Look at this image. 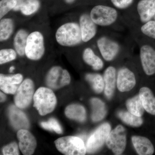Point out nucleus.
Segmentation results:
<instances>
[{
	"label": "nucleus",
	"instance_id": "1",
	"mask_svg": "<svg viewBox=\"0 0 155 155\" xmlns=\"http://www.w3.org/2000/svg\"><path fill=\"white\" fill-rule=\"evenodd\" d=\"M55 37L58 44L64 47H74L82 41L80 25L76 22L62 24L56 31Z\"/></svg>",
	"mask_w": 155,
	"mask_h": 155
},
{
	"label": "nucleus",
	"instance_id": "2",
	"mask_svg": "<svg viewBox=\"0 0 155 155\" xmlns=\"http://www.w3.org/2000/svg\"><path fill=\"white\" fill-rule=\"evenodd\" d=\"M33 100L34 107L41 116L51 113L57 104L55 95L51 90L46 87L39 88L34 95Z\"/></svg>",
	"mask_w": 155,
	"mask_h": 155
},
{
	"label": "nucleus",
	"instance_id": "3",
	"mask_svg": "<svg viewBox=\"0 0 155 155\" xmlns=\"http://www.w3.org/2000/svg\"><path fill=\"white\" fill-rule=\"evenodd\" d=\"M45 39L41 31L35 30L28 35L25 48V55L32 61H38L44 55Z\"/></svg>",
	"mask_w": 155,
	"mask_h": 155
},
{
	"label": "nucleus",
	"instance_id": "4",
	"mask_svg": "<svg viewBox=\"0 0 155 155\" xmlns=\"http://www.w3.org/2000/svg\"><path fill=\"white\" fill-rule=\"evenodd\" d=\"M58 150L67 155H84L87 150L83 140L75 136H66L58 139L54 142Z\"/></svg>",
	"mask_w": 155,
	"mask_h": 155
},
{
	"label": "nucleus",
	"instance_id": "5",
	"mask_svg": "<svg viewBox=\"0 0 155 155\" xmlns=\"http://www.w3.org/2000/svg\"><path fill=\"white\" fill-rule=\"evenodd\" d=\"M90 15L97 25L107 26L116 22L118 13L116 9L112 7L97 5L93 8Z\"/></svg>",
	"mask_w": 155,
	"mask_h": 155
},
{
	"label": "nucleus",
	"instance_id": "6",
	"mask_svg": "<svg viewBox=\"0 0 155 155\" xmlns=\"http://www.w3.org/2000/svg\"><path fill=\"white\" fill-rule=\"evenodd\" d=\"M106 143L108 147L115 154L123 153L127 143V132L125 127L119 125L111 130Z\"/></svg>",
	"mask_w": 155,
	"mask_h": 155
},
{
	"label": "nucleus",
	"instance_id": "7",
	"mask_svg": "<svg viewBox=\"0 0 155 155\" xmlns=\"http://www.w3.org/2000/svg\"><path fill=\"white\" fill-rule=\"evenodd\" d=\"M111 129L110 125L108 123H104L97 128L87 140V151L94 153L101 147L106 142Z\"/></svg>",
	"mask_w": 155,
	"mask_h": 155
},
{
	"label": "nucleus",
	"instance_id": "8",
	"mask_svg": "<svg viewBox=\"0 0 155 155\" xmlns=\"http://www.w3.org/2000/svg\"><path fill=\"white\" fill-rule=\"evenodd\" d=\"M70 81L71 77L69 72L58 66L51 68L48 72L46 78L48 86L55 89L68 85Z\"/></svg>",
	"mask_w": 155,
	"mask_h": 155
},
{
	"label": "nucleus",
	"instance_id": "9",
	"mask_svg": "<svg viewBox=\"0 0 155 155\" xmlns=\"http://www.w3.org/2000/svg\"><path fill=\"white\" fill-rule=\"evenodd\" d=\"M34 85L30 79H25L18 87L15 97V103L17 107L24 109L31 102L34 96Z\"/></svg>",
	"mask_w": 155,
	"mask_h": 155
},
{
	"label": "nucleus",
	"instance_id": "10",
	"mask_svg": "<svg viewBox=\"0 0 155 155\" xmlns=\"http://www.w3.org/2000/svg\"><path fill=\"white\" fill-rule=\"evenodd\" d=\"M97 46L103 58L107 61H113L120 50L119 44L107 37L99 38L97 41Z\"/></svg>",
	"mask_w": 155,
	"mask_h": 155
},
{
	"label": "nucleus",
	"instance_id": "11",
	"mask_svg": "<svg viewBox=\"0 0 155 155\" xmlns=\"http://www.w3.org/2000/svg\"><path fill=\"white\" fill-rule=\"evenodd\" d=\"M140 58L143 71L146 75L155 74V51L149 45H144L140 49Z\"/></svg>",
	"mask_w": 155,
	"mask_h": 155
},
{
	"label": "nucleus",
	"instance_id": "12",
	"mask_svg": "<svg viewBox=\"0 0 155 155\" xmlns=\"http://www.w3.org/2000/svg\"><path fill=\"white\" fill-rule=\"evenodd\" d=\"M136 81L135 75L132 71L127 68L119 70L116 79L117 88L124 92L131 90L135 87Z\"/></svg>",
	"mask_w": 155,
	"mask_h": 155
},
{
	"label": "nucleus",
	"instance_id": "13",
	"mask_svg": "<svg viewBox=\"0 0 155 155\" xmlns=\"http://www.w3.org/2000/svg\"><path fill=\"white\" fill-rule=\"evenodd\" d=\"M19 140V148L23 155H30L34 152L36 147L35 138L26 129H20L17 134Z\"/></svg>",
	"mask_w": 155,
	"mask_h": 155
},
{
	"label": "nucleus",
	"instance_id": "14",
	"mask_svg": "<svg viewBox=\"0 0 155 155\" xmlns=\"http://www.w3.org/2000/svg\"><path fill=\"white\" fill-rule=\"evenodd\" d=\"M79 25L81 30L82 41L87 42L96 35L97 25L91 19L90 15L84 14L79 18Z\"/></svg>",
	"mask_w": 155,
	"mask_h": 155
},
{
	"label": "nucleus",
	"instance_id": "15",
	"mask_svg": "<svg viewBox=\"0 0 155 155\" xmlns=\"http://www.w3.org/2000/svg\"><path fill=\"white\" fill-rule=\"evenodd\" d=\"M23 79V76L20 74H17L11 76L0 75V87L1 89L6 94H14L18 89V85Z\"/></svg>",
	"mask_w": 155,
	"mask_h": 155
},
{
	"label": "nucleus",
	"instance_id": "16",
	"mask_svg": "<svg viewBox=\"0 0 155 155\" xmlns=\"http://www.w3.org/2000/svg\"><path fill=\"white\" fill-rule=\"evenodd\" d=\"M9 116L11 124L16 129H26L29 127V122L25 114L15 106L9 108Z\"/></svg>",
	"mask_w": 155,
	"mask_h": 155
},
{
	"label": "nucleus",
	"instance_id": "17",
	"mask_svg": "<svg viewBox=\"0 0 155 155\" xmlns=\"http://www.w3.org/2000/svg\"><path fill=\"white\" fill-rule=\"evenodd\" d=\"M137 11L142 22H147L155 15V0H141L137 6Z\"/></svg>",
	"mask_w": 155,
	"mask_h": 155
},
{
	"label": "nucleus",
	"instance_id": "18",
	"mask_svg": "<svg viewBox=\"0 0 155 155\" xmlns=\"http://www.w3.org/2000/svg\"><path fill=\"white\" fill-rule=\"evenodd\" d=\"M132 143L137 153L140 155H151L154 152V148L150 140L144 137L133 136Z\"/></svg>",
	"mask_w": 155,
	"mask_h": 155
},
{
	"label": "nucleus",
	"instance_id": "19",
	"mask_svg": "<svg viewBox=\"0 0 155 155\" xmlns=\"http://www.w3.org/2000/svg\"><path fill=\"white\" fill-rule=\"evenodd\" d=\"M104 79L105 95L108 99H110L114 95L116 88V69L113 67H108L104 73Z\"/></svg>",
	"mask_w": 155,
	"mask_h": 155
},
{
	"label": "nucleus",
	"instance_id": "20",
	"mask_svg": "<svg viewBox=\"0 0 155 155\" xmlns=\"http://www.w3.org/2000/svg\"><path fill=\"white\" fill-rule=\"evenodd\" d=\"M145 110L149 114L155 115V97L152 91L147 87H142L139 92Z\"/></svg>",
	"mask_w": 155,
	"mask_h": 155
},
{
	"label": "nucleus",
	"instance_id": "21",
	"mask_svg": "<svg viewBox=\"0 0 155 155\" xmlns=\"http://www.w3.org/2000/svg\"><path fill=\"white\" fill-rule=\"evenodd\" d=\"M15 11H20L22 14L26 16H30L38 10L40 3L38 0H17Z\"/></svg>",
	"mask_w": 155,
	"mask_h": 155
},
{
	"label": "nucleus",
	"instance_id": "22",
	"mask_svg": "<svg viewBox=\"0 0 155 155\" xmlns=\"http://www.w3.org/2000/svg\"><path fill=\"white\" fill-rule=\"evenodd\" d=\"M29 33L25 28L19 29L14 36L13 44L14 49L19 55L22 57L25 55L26 41Z\"/></svg>",
	"mask_w": 155,
	"mask_h": 155
},
{
	"label": "nucleus",
	"instance_id": "23",
	"mask_svg": "<svg viewBox=\"0 0 155 155\" xmlns=\"http://www.w3.org/2000/svg\"><path fill=\"white\" fill-rule=\"evenodd\" d=\"M65 114L69 119L80 122H84L86 118L85 109L83 106L78 104L70 105L66 108Z\"/></svg>",
	"mask_w": 155,
	"mask_h": 155
},
{
	"label": "nucleus",
	"instance_id": "24",
	"mask_svg": "<svg viewBox=\"0 0 155 155\" xmlns=\"http://www.w3.org/2000/svg\"><path fill=\"white\" fill-rule=\"evenodd\" d=\"M83 59L84 62L91 66L94 70H101L104 67L102 60L95 54L91 48L84 49L83 53Z\"/></svg>",
	"mask_w": 155,
	"mask_h": 155
},
{
	"label": "nucleus",
	"instance_id": "25",
	"mask_svg": "<svg viewBox=\"0 0 155 155\" xmlns=\"http://www.w3.org/2000/svg\"><path fill=\"white\" fill-rule=\"evenodd\" d=\"M91 103L92 108L91 115L92 121L97 122L102 120L107 114V109L104 103L101 100L97 98L91 99Z\"/></svg>",
	"mask_w": 155,
	"mask_h": 155
},
{
	"label": "nucleus",
	"instance_id": "26",
	"mask_svg": "<svg viewBox=\"0 0 155 155\" xmlns=\"http://www.w3.org/2000/svg\"><path fill=\"white\" fill-rule=\"evenodd\" d=\"M14 22L11 18H3L0 21V41H6L14 32Z\"/></svg>",
	"mask_w": 155,
	"mask_h": 155
},
{
	"label": "nucleus",
	"instance_id": "27",
	"mask_svg": "<svg viewBox=\"0 0 155 155\" xmlns=\"http://www.w3.org/2000/svg\"><path fill=\"white\" fill-rule=\"evenodd\" d=\"M126 106L127 110L135 116L141 117L145 109L139 95L127 100Z\"/></svg>",
	"mask_w": 155,
	"mask_h": 155
},
{
	"label": "nucleus",
	"instance_id": "28",
	"mask_svg": "<svg viewBox=\"0 0 155 155\" xmlns=\"http://www.w3.org/2000/svg\"><path fill=\"white\" fill-rule=\"evenodd\" d=\"M118 116L122 122L131 127H140L143 123V120L141 117L135 116L128 111H119Z\"/></svg>",
	"mask_w": 155,
	"mask_h": 155
},
{
	"label": "nucleus",
	"instance_id": "29",
	"mask_svg": "<svg viewBox=\"0 0 155 155\" xmlns=\"http://www.w3.org/2000/svg\"><path fill=\"white\" fill-rule=\"evenodd\" d=\"M85 78L91 84L92 88L96 93H101L104 89V81L102 75L96 73H88Z\"/></svg>",
	"mask_w": 155,
	"mask_h": 155
},
{
	"label": "nucleus",
	"instance_id": "30",
	"mask_svg": "<svg viewBox=\"0 0 155 155\" xmlns=\"http://www.w3.org/2000/svg\"><path fill=\"white\" fill-rule=\"evenodd\" d=\"M17 52L13 48L2 49L0 51V64L8 63L17 58Z\"/></svg>",
	"mask_w": 155,
	"mask_h": 155
},
{
	"label": "nucleus",
	"instance_id": "31",
	"mask_svg": "<svg viewBox=\"0 0 155 155\" xmlns=\"http://www.w3.org/2000/svg\"><path fill=\"white\" fill-rule=\"evenodd\" d=\"M17 3V0H2L0 2V19H2L12 9H14Z\"/></svg>",
	"mask_w": 155,
	"mask_h": 155
},
{
	"label": "nucleus",
	"instance_id": "32",
	"mask_svg": "<svg viewBox=\"0 0 155 155\" xmlns=\"http://www.w3.org/2000/svg\"><path fill=\"white\" fill-rule=\"evenodd\" d=\"M41 125L45 129L48 130H54L58 134H61L63 132V130L59 122L54 118H51L48 122H41Z\"/></svg>",
	"mask_w": 155,
	"mask_h": 155
},
{
	"label": "nucleus",
	"instance_id": "33",
	"mask_svg": "<svg viewBox=\"0 0 155 155\" xmlns=\"http://www.w3.org/2000/svg\"><path fill=\"white\" fill-rule=\"evenodd\" d=\"M142 32L149 37L155 39V21L150 20L145 22L141 28Z\"/></svg>",
	"mask_w": 155,
	"mask_h": 155
},
{
	"label": "nucleus",
	"instance_id": "34",
	"mask_svg": "<svg viewBox=\"0 0 155 155\" xmlns=\"http://www.w3.org/2000/svg\"><path fill=\"white\" fill-rule=\"evenodd\" d=\"M3 153L5 155H18L19 154L18 145L13 142L3 148Z\"/></svg>",
	"mask_w": 155,
	"mask_h": 155
},
{
	"label": "nucleus",
	"instance_id": "35",
	"mask_svg": "<svg viewBox=\"0 0 155 155\" xmlns=\"http://www.w3.org/2000/svg\"><path fill=\"white\" fill-rule=\"evenodd\" d=\"M114 6L118 8L123 9L127 8L133 3V0H111Z\"/></svg>",
	"mask_w": 155,
	"mask_h": 155
},
{
	"label": "nucleus",
	"instance_id": "36",
	"mask_svg": "<svg viewBox=\"0 0 155 155\" xmlns=\"http://www.w3.org/2000/svg\"><path fill=\"white\" fill-rule=\"evenodd\" d=\"M1 102H3L5 101L6 100V96L5 95V94L1 92Z\"/></svg>",
	"mask_w": 155,
	"mask_h": 155
},
{
	"label": "nucleus",
	"instance_id": "37",
	"mask_svg": "<svg viewBox=\"0 0 155 155\" xmlns=\"http://www.w3.org/2000/svg\"><path fill=\"white\" fill-rule=\"evenodd\" d=\"M66 2L68 3H72L74 2L75 0H65Z\"/></svg>",
	"mask_w": 155,
	"mask_h": 155
},
{
	"label": "nucleus",
	"instance_id": "38",
	"mask_svg": "<svg viewBox=\"0 0 155 155\" xmlns=\"http://www.w3.org/2000/svg\"><path fill=\"white\" fill-rule=\"evenodd\" d=\"M14 69H15V68H14V67H11V68H10V69H9V71H10V72H13V70H14Z\"/></svg>",
	"mask_w": 155,
	"mask_h": 155
},
{
	"label": "nucleus",
	"instance_id": "39",
	"mask_svg": "<svg viewBox=\"0 0 155 155\" xmlns=\"http://www.w3.org/2000/svg\"></svg>",
	"mask_w": 155,
	"mask_h": 155
}]
</instances>
